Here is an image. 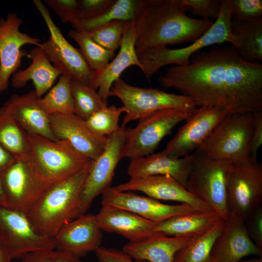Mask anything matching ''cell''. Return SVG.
Wrapping results in <instances>:
<instances>
[{"mask_svg": "<svg viewBox=\"0 0 262 262\" xmlns=\"http://www.w3.org/2000/svg\"><path fill=\"white\" fill-rule=\"evenodd\" d=\"M27 56L31 60V64L25 69L17 70L13 74L12 85L15 88L20 89L32 81L37 96L41 98L52 87L61 73L40 47L36 46L32 49Z\"/></svg>", "mask_w": 262, "mask_h": 262, "instance_id": "obj_27", "label": "cell"}, {"mask_svg": "<svg viewBox=\"0 0 262 262\" xmlns=\"http://www.w3.org/2000/svg\"><path fill=\"white\" fill-rule=\"evenodd\" d=\"M185 12L202 17L216 20L220 13L223 0H177Z\"/></svg>", "mask_w": 262, "mask_h": 262, "instance_id": "obj_38", "label": "cell"}, {"mask_svg": "<svg viewBox=\"0 0 262 262\" xmlns=\"http://www.w3.org/2000/svg\"><path fill=\"white\" fill-rule=\"evenodd\" d=\"M140 0H115L111 7L102 14L91 18L79 20L71 25L79 32H90L116 20L133 21Z\"/></svg>", "mask_w": 262, "mask_h": 262, "instance_id": "obj_31", "label": "cell"}, {"mask_svg": "<svg viewBox=\"0 0 262 262\" xmlns=\"http://www.w3.org/2000/svg\"><path fill=\"white\" fill-rule=\"evenodd\" d=\"M231 0H223L220 14L209 30L191 45L180 49L165 46L146 49L138 54L142 71L149 79L161 67L169 65L183 66L189 64L190 58L203 48L228 42L236 50L239 43L231 31Z\"/></svg>", "mask_w": 262, "mask_h": 262, "instance_id": "obj_5", "label": "cell"}, {"mask_svg": "<svg viewBox=\"0 0 262 262\" xmlns=\"http://www.w3.org/2000/svg\"><path fill=\"white\" fill-rule=\"evenodd\" d=\"M0 239L13 259L55 249L53 238L38 233L26 214L6 207H0Z\"/></svg>", "mask_w": 262, "mask_h": 262, "instance_id": "obj_13", "label": "cell"}, {"mask_svg": "<svg viewBox=\"0 0 262 262\" xmlns=\"http://www.w3.org/2000/svg\"><path fill=\"white\" fill-rule=\"evenodd\" d=\"M225 222L223 220L206 232L190 238L176 253L174 262H212V248Z\"/></svg>", "mask_w": 262, "mask_h": 262, "instance_id": "obj_30", "label": "cell"}, {"mask_svg": "<svg viewBox=\"0 0 262 262\" xmlns=\"http://www.w3.org/2000/svg\"><path fill=\"white\" fill-rule=\"evenodd\" d=\"M262 144V111L253 113V126L250 140V160L257 161V153Z\"/></svg>", "mask_w": 262, "mask_h": 262, "instance_id": "obj_44", "label": "cell"}, {"mask_svg": "<svg viewBox=\"0 0 262 262\" xmlns=\"http://www.w3.org/2000/svg\"><path fill=\"white\" fill-rule=\"evenodd\" d=\"M45 2L63 23L72 24L77 20L78 0H46Z\"/></svg>", "mask_w": 262, "mask_h": 262, "instance_id": "obj_41", "label": "cell"}, {"mask_svg": "<svg viewBox=\"0 0 262 262\" xmlns=\"http://www.w3.org/2000/svg\"><path fill=\"white\" fill-rule=\"evenodd\" d=\"M33 3L44 19L50 34L48 40L41 43L39 47L61 75L89 86L94 71L87 63L80 49L73 46L64 36L41 1L33 0Z\"/></svg>", "mask_w": 262, "mask_h": 262, "instance_id": "obj_10", "label": "cell"}, {"mask_svg": "<svg viewBox=\"0 0 262 262\" xmlns=\"http://www.w3.org/2000/svg\"><path fill=\"white\" fill-rule=\"evenodd\" d=\"M12 260L7 248L0 239V262H12Z\"/></svg>", "mask_w": 262, "mask_h": 262, "instance_id": "obj_47", "label": "cell"}, {"mask_svg": "<svg viewBox=\"0 0 262 262\" xmlns=\"http://www.w3.org/2000/svg\"><path fill=\"white\" fill-rule=\"evenodd\" d=\"M0 176L7 207L26 214L50 186L35 176L24 159H16Z\"/></svg>", "mask_w": 262, "mask_h": 262, "instance_id": "obj_16", "label": "cell"}, {"mask_svg": "<svg viewBox=\"0 0 262 262\" xmlns=\"http://www.w3.org/2000/svg\"><path fill=\"white\" fill-rule=\"evenodd\" d=\"M0 207H7L6 197L2 180L0 176Z\"/></svg>", "mask_w": 262, "mask_h": 262, "instance_id": "obj_48", "label": "cell"}, {"mask_svg": "<svg viewBox=\"0 0 262 262\" xmlns=\"http://www.w3.org/2000/svg\"><path fill=\"white\" fill-rule=\"evenodd\" d=\"M70 83L68 77L61 75L57 83L39 98V104L47 115L74 114Z\"/></svg>", "mask_w": 262, "mask_h": 262, "instance_id": "obj_33", "label": "cell"}, {"mask_svg": "<svg viewBox=\"0 0 262 262\" xmlns=\"http://www.w3.org/2000/svg\"><path fill=\"white\" fill-rule=\"evenodd\" d=\"M16 159L0 144V172L11 164Z\"/></svg>", "mask_w": 262, "mask_h": 262, "instance_id": "obj_46", "label": "cell"}, {"mask_svg": "<svg viewBox=\"0 0 262 262\" xmlns=\"http://www.w3.org/2000/svg\"><path fill=\"white\" fill-rule=\"evenodd\" d=\"M39 98L33 90L23 95L14 94L3 105L28 134L57 140L51 131L49 115L39 104Z\"/></svg>", "mask_w": 262, "mask_h": 262, "instance_id": "obj_25", "label": "cell"}, {"mask_svg": "<svg viewBox=\"0 0 262 262\" xmlns=\"http://www.w3.org/2000/svg\"><path fill=\"white\" fill-rule=\"evenodd\" d=\"M19 262H81L80 258L55 249L38 251L27 254Z\"/></svg>", "mask_w": 262, "mask_h": 262, "instance_id": "obj_40", "label": "cell"}, {"mask_svg": "<svg viewBox=\"0 0 262 262\" xmlns=\"http://www.w3.org/2000/svg\"><path fill=\"white\" fill-rule=\"evenodd\" d=\"M95 253L96 262H137L123 250L100 246Z\"/></svg>", "mask_w": 262, "mask_h": 262, "instance_id": "obj_45", "label": "cell"}, {"mask_svg": "<svg viewBox=\"0 0 262 262\" xmlns=\"http://www.w3.org/2000/svg\"><path fill=\"white\" fill-rule=\"evenodd\" d=\"M115 0H78L77 20L93 17L102 14L111 7Z\"/></svg>", "mask_w": 262, "mask_h": 262, "instance_id": "obj_42", "label": "cell"}, {"mask_svg": "<svg viewBox=\"0 0 262 262\" xmlns=\"http://www.w3.org/2000/svg\"><path fill=\"white\" fill-rule=\"evenodd\" d=\"M230 113L216 106L202 105L196 108L162 151L167 155L181 158L197 150L213 130Z\"/></svg>", "mask_w": 262, "mask_h": 262, "instance_id": "obj_14", "label": "cell"}, {"mask_svg": "<svg viewBox=\"0 0 262 262\" xmlns=\"http://www.w3.org/2000/svg\"><path fill=\"white\" fill-rule=\"evenodd\" d=\"M194 153L176 158L161 151L131 160L127 173L131 178L153 175L169 176L186 188Z\"/></svg>", "mask_w": 262, "mask_h": 262, "instance_id": "obj_23", "label": "cell"}, {"mask_svg": "<svg viewBox=\"0 0 262 262\" xmlns=\"http://www.w3.org/2000/svg\"><path fill=\"white\" fill-rule=\"evenodd\" d=\"M195 109H162L140 119L135 127L127 129L122 158L131 160L153 153L161 141L171 134L176 125L186 120Z\"/></svg>", "mask_w": 262, "mask_h": 262, "instance_id": "obj_9", "label": "cell"}, {"mask_svg": "<svg viewBox=\"0 0 262 262\" xmlns=\"http://www.w3.org/2000/svg\"><path fill=\"white\" fill-rule=\"evenodd\" d=\"M229 213L245 220L262 204V165L257 161L232 163L228 180Z\"/></svg>", "mask_w": 262, "mask_h": 262, "instance_id": "obj_12", "label": "cell"}, {"mask_svg": "<svg viewBox=\"0 0 262 262\" xmlns=\"http://www.w3.org/2000/svg\"><path fill=\"white\" fill-rule=\"evenodd\" d=\"M23 20L15 13L0 17V94L8 87L10 78L17 71L22 58L27 56L21 49L26 45L40 46L41 41L20 31Z\"/></svg>", "mask_w": 262, "mask_h": 262, "instance_id": "obj_15", "label": "cell"}, {"mask_svg": "<svg viewBox=\"0 0 262 262\" xmlns=\"http://www.w3.org/2000/svg\"><path fill=\"white\" fill-rule=\"evenodd\" d=\"M127 129H120L107 137L101 154L92 160L82 191L76 218L85 213L94 199L111 188L116 167L123 159L122 153Z\"/></svg>", "mask_w": 262, "mask_h": 262, "instance_id": "obj_11", "label": "cell"}, {"mask_svg": "<svg viewBox=\"0 0 262 262\" xmlns=\"http://www.w3.org/2000/svg\"><path fill=\"white\" fill-rule=\"evenodd\" d=\"M231 31L239 43L237 49L245 61L262 60V17L237 20L231 19Z\"/></svg>", "mask_w": 262, "mask_h": 262, "instance_id": "obj_29", "label": "cell"}, {"mask_svg": "<svg viewBox=\"0 0 262 262\" xmlns=\"http://www.w3.org/2000/svg\"><path fill=\"white\" fill-rule=\"evenodd\" d=\"M102 232L96 215L85 213L59 229L53 237L55 249L80 258L101 246Z\"/></svg>", "mask_w": 262, "mask_h": 262, "instance_id": "obj_18", "label": "cell"}, {"mask_svg": "<svg viewBox=\"0 0 262 262\" xmlns=\"http://www.w3.org/2000/svg\"><path fill=\"white\" fill-rule=\"evenodd\" d=\"M137 32L133 21H129L123 35L119 50L116 56L103 69L94 71L89 86L107 102L114 83L120 79L121 74L131 66H135L142 70L135 49Z\"/></svg>", "mask_w": 262, "mask_h": 262, "instance_id": "obj_22", "label": "cell"}, {"mask_svg": "<svg viewBox=\"0 0 262 262\" xmlns=\"http://www.w3.org/2000/svg\"><path fill=\"white\" fill-rule=\"evenodd\" d=\"M249 219L246 225L248 233L252 241L262 250V205L261 204L246 219Z\"/></svg>", "mask_w": 262, "mask_h": 262, "instance_id": "obj_43", "label": "cell"}, {"mask_svg": "<svg viewBox=\"0 0 262 262\" xmlns=\"http://www.w3.org/2000/svg\"><path fill=\"white\" fill-rule=\"evenodd\" d=\"M91 161L77 172L50 185L28 213L38 233L53 238L65 223L76 218Z\"/></svg>", "mask_w": 262, "mask_h": 262, "instance_id": "obj_3", "label": "cell"}, {"mask_svg": "<svg viewBox=\"0 0 262 262\" xmlns=\"http://www.w3.org/2000/svg\"><path fill=\"white\" fill-rule=\"evenodd\" d=\"M125 112L123 106L107 105L91 115L85 122L88 127L98 135L108 137L118 131L120 127L119 120Z\"/></svg>", "mask_w": 262, "mask_h": 262, "instance_id": "obj_36", "label": "cell"}, {"mask_svg": "<svg viewBox=\"0 0 262 262\" xmlns=\"http://www.w3.org/2000/svg\"><path fill=\"white\" fill-rule=\"evenodd\" d=\"M232 162L216 160L194 153L186 189L211 206L226 221L229 212L227 200L228 180Z\"/></svg>", "mask_w": 262, "mask_h": 262, "instance_id": "obj_7", "label": "cell"}, {"mask_svg": "<svg viewBox=\"0 0 262 262\" xmlns=\"http://www.w3.org/2000/svg\"><path fill=\"white\" fill-rule=\"evenodd\" d=\"M191 237L170 236L156 232L142 240L126 244L123 251L133 259L147 262H174L177 252Z\"/></svg>", "mask_w": 262, "mask_h": 262, "instance_id": "obj_26", "label": "cell"}, {"mask_svg": "<svg viewBox=\"0 0 262 262\" xmlns=\"http://www.w3.org/2000/svg\"><path fill=\"white\" fill-rule=\"evenodd\" d=\"M118 98L126 115L121 126L140 120L160 110L169 108L195 109L199 106L192 98L166 92L158 88L132 86L120 78L113 84L109 97Z\"/></svg>", "mask_w": 262, "mask_h": 262, "instance_id": "obj_8", "label": "cell"}, {"mask_svg": "<svg viewBox=\"0 0 262 262\" xmlns=\"http://www.w3.org/2000/svg\"><path fill=\"white\" fill-rule=\"evenodd\" d=\"M51 131L57 139L68 142L78 152L91 160L103 151L107 137L98 135L85 120L75 114L49 115Z\"/></svg>", "mask_w": 262, "mask_h": 262, "instance_id": "obj_17", "label": "cell"}, {"mask_svg": "<svg viewBox=\"0 0 262 262\" xmlns=\"http://www.w3.org/2000/svg\"><path fill=\"white\" fill-rule=\"evenodd\" d=\"M0 144L16 159H23L28 147V133L4 105L0 107Z\"/></svg>", "mask_w": 262, "mask_h": 262, "instance_id": "obj_32", "label": "cell"}, {"mask_svg": "<svg viewBox=\"0 0 262 262\" xmlns=\"http://www.w3.org/2000/svg\"><path fill=\"white\" fill-rule=\"evenodd\" d=\"M96 216L102 231L120 234L130 242L142 240L156 232L157 223L115 207L102 205Z\"/></svg>", "mask_w": 262, "mask_h": 262, "instance_id": "obj_24", "label": "cell"}, {"mask_svg": "<svg viewBox=\"0 0 262 262\" xmlns=\"http://www.w3.org/2000/svg\"><path fill=\"white\" fill-rule=\"evenodd\" d=\"M129 22L116 20L90 32L85 33L98 44L115 52L120 47L123 35Z\"/></svg>", "mask_w": 262, "mask_h": 262, "instance_id": "obj_37", "label": "cell"}, {"mask_svg": "<svg viewBox=\"0 0 262 262\" xmlns=\"http://www.w3.org/2000/svg\"><path fill=\"white\" fill-rule=\"evenodd\" d=\"M133 21L137 54L152 48L193 43L213 24L187 16L177 0H140Z\"/></svg>", "mask_w": 262, "mask_h": 262, "instance_id": "obj_2", "label": "cell"}, {"mask_svg": "<svg viewBox=\"0 0 262 262\" xmlns=\"http://www.w3.org/2000/svg\"><path fill=\"white\" fill-rule=\"evenodd\" d=\"M245 220L229 213L211 254L212 262H239L249 255L262 257V250L252 241Z\"/></svg>", "mask_w": 262, "mask_h": 262, "instance_id": "obj_21", "label": "cell"}, {"mask_svg": "<svg viewBox=\"0 0 262 262\" xmlns=\"http://www.w3.org/2000/svg\"><path fill=\"white\" fill-rule=\"evenodd\" d=\"M231 19L250 20L262 17V0H231Z\"/></svg>", "mask_w": 262, "mask_h": 262, "instance_id": "obj_39", "label": "cell"}, {"mask_svg": "<svg viewBox=\"0 0 262 262\" xmlns=\"http://www.w3.org/2000/svg\"><path fill=\"white\" fill-rule=\"evenodd\" d=\"M223 220L215 211H196L157 223L155 231L170 236L192 237L206 232Z\"/></svg>", "mask_w": 262, "mask_h": 262, "instance_id": "obj_28", "label": "cell"}, {"mask_svg": "<svg viewBox=\"0 0 262 262\" xmlns=\"http://www.w3.org/2000/svg\"><path fill=\"white\" fill-rule=\"evenodd\" d=\"M23 159L35 176L48 185L74 174L91 161L65 141L30 134Z\"/></svg>", "mask_w": 262, "mask_h": 262, "instance_id": "obj_4", "label": "cell"}, {"mask_svg": "<svg viewBox=\"0 0 262 262\" xmlns=\"http://www.w3.org/2000/svg\"><path fill=\"white\" fill-rule=\"evenodd\" d=\"M102 205L121 208L156 223L173 216L198 211L185 204H164L150 197L137 195L130 192H122L111 187L102 195Z\"/></svg>", "mask_w": 262, "mask_h": 262, "instance_id": "obj_20", "label": "cell"}, {"mask_svg": "<svg viewBox=\"0 0 262 262\" xmlns=\"http://www.w3.org/2000/svg\"><path fill=\"white\" fill-rule=\"evenodd\" d=\"M199 105L230 113L262 111V65L244 60L231 45L198 51L185 66H172L158 78Z\"/></svg>", "mask_w": 262, "mask_h": 262, "instance_id": "obj_1", "label": "cell"}, {"mask_svg": "<svg viewBox=\"0 0 262 262\" xmlns=\"http://www.w3.org/2000/svg\"><path fill=\"white\" fill-rule=\"evenodd\" d=\"M114 188L119 191H139L156 199L175 201L187 204L201 212L214 211L206 202L190 193L172 177L153 175L130 179Z\"/></svg>", "mask_w": 262, "mask_h": 262, "instance_id": "obj_19", "label": "cell"}, {"mask_svg": "<svg viewBox=\"0 0 262 262\" xmlns=\"http://www.w3.org/2000/svg\"><path fill=\"white\" fill-rule=\"evenodd\" d=\"M252 126V113H229L196 153L213 159L248 162Z\"/></svg>", "mask_w": 262, "mask_h": 262, "instance_id": "obj_6", "label": "cell"}, {"mask_svg": "<svg viewBox=\"0 0 262 262\" xmlns=\"http://www.w3.org/2000/svg\"><path fill=\"white\" fill-rule=\"evenodd\" d=\"M67 34L78 44L83 57L93 71L104 68L114 57L115 52L98 44L85 32L72 30Z\"/></svg>", "mask_w": 262, "mask_h": 262, "instance_id": "obj_34", "label": "cell"}, {"mask_svg": "<svg viewBox=\"0 0 262 262\" xmlns=\"http://www.w3.org/2000/svg\"><path fill=\"white\" fill-rule=\"evenodd\" d=\"M71 91L74 114L86 120L101 108L108 105L98 92L79 81L71 80Z\"/></svg>", "mask_w": 262, "mask_h": 262, "instance_id": "obj_35", "label": "cell"}, {"mask_svg": "<svg viewBox=\"0 0 262 262\" xmlns=\"http://www.w3.org/2000/svg\"><path fill=\"white\" fill-rule=\"evenodd\" d=\"M239 262H262V257L258 258H252L245 261H240Z\"/></svg>", "mask_w": 262, "mask_h": 262, "instance_id": "obj_49", "label": "cell"}]
</instances>
